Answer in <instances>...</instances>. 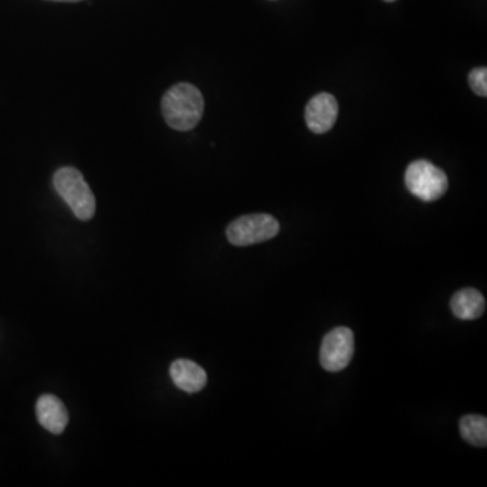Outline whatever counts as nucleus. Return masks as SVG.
<instances>
[{"label":"nucleus","mask_w":487,"mask_h":487,"mask_svg":"<svg viewBox=\"0 0 487 487\" xmlns=\"http://www.w3.org/2000/svg\"><path fill=\"white\" fill-rule=\"evenodd\" d=\"M353 332L339 326L326 333L320 350V363L329 372H339L351 363L355 351Z\"/></svg>","instance_id":"5"},{"label":"nucleus","mask_w":487,"mask_h":487,"mask_svg":"<svg viewBox=\"0 0 487 487\" xmlns=\"http://www.w3.org/2000/svg\"><path fill=\"white\" fill-rule=\"evenodd\" d=\"M462 437L475 447L487 445V418L485 416L467 415L459 421Z\"/></svg>","instance_id":"10"},{"label":"nucleus","mask_w":487,"mask_h":487,"mask_svg":"<svg viewBox=\"0 0 487 487\" xmlns=\"http://www.w3.org/2000/svg\"><path fill=\"white\" fill-rule=\"evenodd\" d=\"M469 84L473 91L480 97H487V70L485 67L475 68L469 73Z\"/></svg>","instance_id":"11"},{"label":"nucleus","mask_w":487,"mask_h":487,"mask_svg":"<svg viewBox=\"0 0 487 487\" xmlns=\"http://www.w3.org/2000/svg\"><path fill=\"white\" fill-rule=\"evenodd\" d=\"M339 117V103L333 95L321 92L309 100L304 111L307 127L315 135L329 132Z\"/></svg>","instance_id":"6"},{"label":"nucleus","mask_w":487,"mask_h":487,"mask_svg":"<svg viewBox=\"0 0 487 487\" xmlns=\"http://www.w3.org/2000/svg\"><path fill=\"white\" fill-rule=\"evenodd\" d=\"M407 189L424 202L440 200L448 190L445 171L426 160L413 162L405 173Z\"/></svg>","instance_id":"3"},{"label":"nucleus","mask_w":487,"mask_h":487,"mask_svg":"<svg viewBox=\"0 0 487 487\" xmlns=\"http://www.w3.org/2000/svg\"><path fill=\"white\" fill-rule=\"evenodd\" d=\"M163 116L173 129L189 132L197 126L205 110V100L197 87L179 83L163 97Z\"/></svg>","instance_id":"1"},{"label":"nucleus","mask_w":487,"mask_h":487,"mask_svg":"<svg viewBox=\"0 0 487 487\" xmlns=\"http://www.w3.org/2000/svg\"><path fill=\"white\" fill-rule=\"evenodd\" d=\"M171 378L176 388L186 393H198L208 383V375L202 367L187 359L175 361L170 369Z\"/></svg>","instance_id":"8"},{"label":"nucleus","mask_w":487,"mask_h":487,"mask_svg":"<svg viewBox=\"0 0 487 487\" xmlns=\"http://www.w3.org/2000/svg\"><path fill=\"white\" fill-rule=\"evenodd\" d=\"M35 412H37L38 423L46 431L54 435L62 434L65 426H68V421H70L67 407L57 397L52 396V394H43L40 397Z\"/></svg>","instance_id":"7"},{"label":"nucleus","mask_w":487,"mask_h":487,"mask_svg":"<svg viewBox=\"0 0 487 487\" xmlns=\"http://www.w3.org/2000/svg\"><path fill=\"white\" fill-rule=\"evenodd\" d=\"M279 222L269 214H250L235 220L228 227L227 236L236 247L263 243L279 233Z\"/></svg>","instance_id":"4"},{"label":"nucleus","mask_w":487,"mask_h":487,"mask_svg":"<svg viewBox=\"0 0 487 487\" xmlns=\"http://www.w3.org/2000/svg\"><path fill=\"white\" fill-rule=\"evenodd\" d=\"M451 309L459 320H477L485 313V296L475 288H464L451 299Z\"/></svg>","instance_id":"9"},{"label":"nucleus","mask_w":487,"mask_h":487,"mask_svg":"<svg viewBox=\"0 0 487 487\" xmlns=\"http://www.w3.org/2000/svg\"><path fill=\"white\" fill-rule=\"evenodd\" d=\"M52 2H80V0H52Z\"/></svg>","instance_id":"12"},{"label":"nucleus","mask_w":487,"mask_h":487,"mask_svg":"<svg viewBox=\"0 0 487 487\" xmlns=\"http://www.w3.org/2000/svg\"><path fill=\"white\" fill-rule=\"evenodd\" d=\"M54 189L81 221L94 217L97 202L83 175L75 168H60L53 178Z\"/></svg>","instance_id":"2"},{"label":"nucleus","mask_w":487,"mask_h":487,"mask_svg":"<svg viewBox=\"0 0 487 487\" xmlns=\"http://www.w3.org/2000/svg\"><path fill=\"white\" fill-rule=\"evenodd\" d=\"M385 2H394V0H385Z\"/></svg>","instance_id":"13"}]
</instances>
